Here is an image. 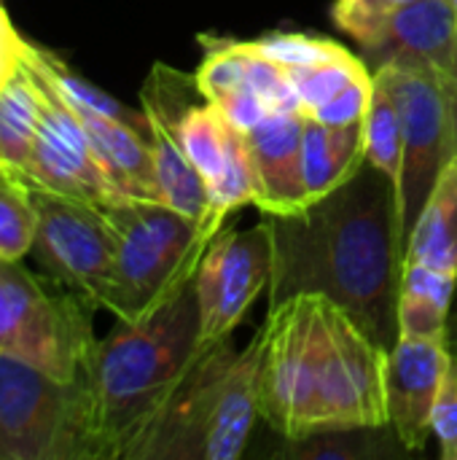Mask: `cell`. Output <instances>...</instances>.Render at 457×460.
<instances>
[{"label":"cell","instance_id":"d6986e66","mask_svg":"<svg viewBox=\"0 0 457 460\" xmlns=\"http://www.w3.org/2000/svg\"><path fill=\"white\" fill-rule=\"evenodd\" d=\"M404 261L457 278V154L442 167L415 221Z\"/></svg>","mask_w":457,"mask_h":460},{"label":"cell","instance_id":"7c38bea8","mask_svg":"<svg viewBox=\"0 0 457 460\" xmlns=\"http://www.w3.org/2000/svg\"><path fill=\"white\" fill-rule=\"evenodd\" d=\"M356 46L372 73L404 67L431 75L450 100L457 132V16L450 0H412Z\"/></svg>","mask_w":457,"mask_h":460},{"label":"cell","instance_id":"1f68e13d","mask_svg":"<svg viewBox=\"0 0 457 460\" xmlns=\"http://www.w3.org/2000/svg\"><path fill=\"white\" fill-rule=\"evenodd\" d=\"M450 5L455 8V16H457V0H450Z\"/></svg>","mask_w":457,"mask_h":460},{"label":"cell","instance_id":"277c9868","mask_svg":"<svg viewBox=\"0 0 457 460\" xmlns=\"http://www.w3.org/2000/svg\"><path fill=\"white\" fill-rule=\"evenodd\" d=\"M261 332L237 350L207 345L127 460H237L259 420Z\"/></svg>","mask_w":457,"mask_h":460},{"label":"cell","instance_id":"2e32d148","mask_svg":"<svg viewBox=\"0 0 457 460\" xmlns=\"http://www.w3.org/2000/svg\"><path fill=\"white\" fill-rule=\"evenodd\" d=\"M286 73L304 116L323 124L364 121L374 89V73L353 51L342 49L329 59Z\"/></svg>","mask_w":457,"mask_h":460},{"label":"cell","instance_id":"8fae6325","mask_svg":"<svg viewBox=\"0 0 457 460\" xmlns=\"http://www.w3.org/2000/svg\"><path fill=\"white\" fill-rule=\"evenodd\" d=\"M391 73L401 108V178L399 194V232L407 251L415 221L442 172V167L457 154L455 119L444 89L420 70L382 67Z\"/></svg>","mask_w":457,"mask_h":460},{"label":"cell","instance_id":"603a6c76","mask_svg":"<svg viewBox=\"0 0 457 460\" xmlns=\"http://www.w3.org/2000/svg\"><path fill=\"white\" fill-rule=\"evenodd\" d=\"M38 119L40 89L27 62H22V67L0 86V159L5 170L24 175Z\"/></svg>","mask_w":457,"mask_h":460},{"label":"cell","instance_id":"ffe728a7","mask_svg":"<svg viewBox=\"0 0 457 460\" xmlns=\"http://www.w3.org/2000/svg\"><path fill=\"white\" fill-rule=\"evenodd\" d=\"M457 278L404 261L399 283V337L447 340Z\"/></svg>","mask_w":457,"mask_h":460},{"label":"cell","instance_id":"9a60e30c","mask_svg":"<svg viewBox=\"0 0 457 460\" xmlns=\"http://www.w3.org/2000/svg\"><path fill=\"white\" fill-rule=\"evenodd\" d=\"M302 111L267 113L256 127L242 132L256 178V208L261 213H296L307 205L302 178Z\"/></svg>","mask_w":457,"mask_h":460},{"label":"cell","instance_id":"83f0119b","mask_svg":"<svg viewBox=\"0 0 457 460\" xmlns=\"http://www.w3.org/2000/svg\"><path fill=\"white\" fill-rule=\"evenodd\" d=\"M431 431L439 439V450L444 460H457V353H447L442 388L431 415Z\"/></svg>","mask_w":457,"mask_h":460},{"label":"cell","instance_id":"44dd1931","mask_svg":"<svg viewBox=\"0 0 457 460\" xmlns=\"http://www.w3.org/2000/svg\"><path fill=\"white\" fill-rule=\"evenodd\" d=\"M412 456L393 426H356L318 431L302 439H280L272 458L280 460H391Z\"/></svg>","mask_w":457,"mask_h":460},{"label":"cell","instance_id":"8992f818","mask_svg":"<svg viewBox=\"0 0 457 460\" xmlns=\"http://www.w3.org/2000/svg\"><path fill=\"white\" fill-rule=\"evenodd\" d=\"M97 305L0 259V356L22 358L59 380H78L94 350Z\"/></svg>","mask_w":457,"mask_h":460},{"label":"cell","instance_id":"ba28073f","mask_svg":"<svg viewBox=\"0 0 457 460\" xmlns=\"http://www.w3.org/2000/svg\"><path fill=\"white\" fill-rule=\"evenodd\" d=\"M27 183L38 216L30 253H35L43 278L102 307L116 253V232L105 208Z\"/></svg>","mask_w":457,"mask_h":460},{"label":"cell","instance_id":"4dcf8cb0","mask_svg":"<svg viewBox=\"0 0 457 460\" xmlns=\"http://www.w3.org/2000/svg\"><path fill=\"white\" fill-rule=\"evenodd\" d=\"M447 348L457 353V313L455 318H450V326H447Z\"/></svg>","mask_w":457,"mask_h":460},{"label":"cell","instance_id":"9c48e42d","mask_svg":"<svg viewBox=\"0 0 457 460\" xmlns=\"http://www.w3.org/2000/svg\"><path fill=\"white\" fill-rule=\"evenodd\" d=\"M272 267L275 243L267 213L250 229L224 226L210 240L197 267L202 345H215L232 337L261 291L269 288Z\"/></svg>","mask_w":457,"mask_h":460},{"label":"cell","instance_id":"4fadbf2b","mask_svg":"<svg viewBox=\"0 0 457 460\" xmlns=\"http://www.w3.org/2000/svg\"><path fill=\"white\" fill-rule=\"evenodd\" d=\"M202 92L194 75L180 73L164 62H156L140 89L143 113L148 119V143L154 156V175L159 186V202L199 221L207 229L210 191L205 178L189 162L178 143V116L186 105L199 100ZM210 232V229H207ZM213 234V232H210Z\"/></svg>","mask_w":457,"mask_h":460},{"label":"cell","instance_id":"cb8c5ba5","mask_svg":"<svg viewBox=\"0 0 457 460\" xmlns=\"http://www.w3.org/2000/svg\"><path fill=\"white\" fill-rule=\"evenodd\" d=\"M401 143H404V127H401L396 86L388 70H377L372 100L364 116V148H366V162H372L391 181H396V186L401 178Z\"/></svg>","mask_w":457,"mask_h":460},{"label":"cell","instance_id":"52a82bcc","mask_svg":"<svg viewBox=\"0 0 457 460\" xmlns=\"http://www.w3.org/2000/svg\"><path fill=\"white\" fill-rule=\"evenodd\" d=\"M0 460H94L86 380L0 356Z\"/></svg>","mask_w":457,"mask_h":460},{"label":"cell","instance_id":"f1b7e54d","mask_svg":"<svg viewBox=\"0 0 457 460\" xmlns=\"http://www.w3.org/2000/svg\"><path fill=\"white\" fill-rule=\"evenodd\" d=\"M412 0H334L331 19L356 43Z\"/></svg>","mask_w":457,"mask_h":460},{"label":"cell","instance_id":"e0dca14e","mask_svg":"<svg viewBox=\"0 0 457 460\" xmlns=\"http://www.w3.org/2000/svg\"><path fill=\"white\" fill-rule=\"evenodd\" d=\"M65 97V94H62ZM81 127L86 129V137L97 154V162L102 164L105 175L113 181V186L129 197V199H156L159 202V186L154 175V156L151 143L143 132L135 127L108 119L102 113H94L89 108L73 105Z\"/></svg>","mask_w":457,"mask_h":460},{"label":"cell","instance_id":"d6a6232c","mask_svg":"<svg viewBox=\"0 0 457 460\" xmlns=\"http://www.w3.org/2000/svg\"><path fill=\"white\" fill-rule=\"evenodd\" d=\"M0 170H5V167H3V159H0Z\"/></svg>","mask_w":457,"mask_h":460},{"label":"cell","instance_id":"6da1fadb","mask_svg":"<svg viewBox=\"0 0 457 460\" xmlns=\"http://www.w3.org/2000/svg\"><path fill=\"white\" fill-rule=\"evenodd\" d=\"M267 216L275 243L267 307L296 294H323L391 350L399 342L404 267L396 181L364 162L331 194L296 213Z\"/></svg>","mask_w":457,"mask_h":460},{"label":"cell","instance_id":"ac0fdd59","mask_svg":"<svg viewBox=\"0 0 457 460\" xmlns=\"http://www.w3.org/2000/svg\"><path fill=\"white\" fill-rule=\"evenodd\" d=\"M366 162L364 121L323 124L304 116L302 132V178L307 205L339 189Z\"/></svg>","mask_w":457,"mask_h":460},{"label":"cell","instance_id":"30bf717a","mask_svg":"<svg viewBox=\"0 0 457 460\" xmlns=\"http://www.w3.org/2000/svg\"><path fill=\"white\" fill-rule=\"evenodd\" d=\"M24 62L32 70L40 89V119L32 140V154L22 178L59 194L97 202L102 208L129 199L113 186V181L105 175L102 164L97 162L86 129L81 127L75 111L62 97L57 84L51 81L40 59L38 43L27 46Z\"/></svg>","mask_w":457,"mask_h":460},{"label":"cell","instance_id":"f546056e","mask_svg":"<svg viewBox=\"0 0 457 460\" xmlns=\"http://www.w3.org/2000/svg\"><path fill=\"white\" fill-rule=\"evenodd\" d=\"M27 46L30 40H24L16 27L11 24L3 3H0V86L22 67L24 57H27Z\"/></svg>","mask_w":457,"mask_h":460},{"label":"cell","instance_id":"5bb4252c","mask_svg":"<svg viewBox=\"0 0 457 460\" xmlns=\"http://www.w3.org/2000/svg\"><path fill=\"white\" fill-rule=\"evenodd\" d=\"M447 340L399 337L385 358L388 423L409 453H420L431 439V415L447 364Z\"/></svg>","mask_w":457,"mask_h":460},{"label":"cell","instance_id":"7402d4cb","mask_svg":"<svg viewBox=\"0 0 457 460\" xmlns=\"http://www.w3.org/2000/svg\"><path fill=\"white\" fill-rule=\"evenodd\" d=\"M175 132H178V143L183 154L205 178L207 191L215 189L229 167L232 151L240 140V129H234L218 113V108H213L205 97H199L183 108V113L178 116Z\"/></svg>","mask_w":457,"mask_h":460},{"label":"cell","instance_id":"3957f363","mask_svg":"<svg viewBox=\"0 0 457 460\" xmlns=\"http://www.w3.org/2000/svg\"><path fill=\"white\" fill-rule=\"evenodd\" d=\"M202 345L197 275L137 321H116L94 342L83 380L92 396L94 460H127Z\"/></svg>","mask_w":457,"mask_h":460},{"label":"cell","instance_id":"4316f807","mask_svg":"<svg viewBox=\"0 0 457 460\" xmlns=\"http://www.w3.org/2000/svg\"><path fill=\"white\" fill-rule=\"evenodd\" d=\"M256 46L272 62H277L283 70H296V67L329 59V57H334L337 51L345 49V46H339L331 38L307 35V32H272V35L259 38Z\"/></svg>","mask_w":457,"mask_h":460},{"label":"cell","instance_id":"484cf974","mask_svg":"<svg viewBox=\"0 0 457 460\" xmlns=\"http://www.w3.org/2000/svg\"><path fill=\"white\" fill-rule=\"evenodd\" d=\"M38 51H40V59H43V65H46L51 81H54L57 89L65 94L67 102L81 105V108H89V111L102 113V116H108V119L124 121V124L135 127L137 132H143V135L148 137V119H145V113H143V108H140V111H132L129 105H124V102H119L116 97H110L108 92L97 89L94 84H89L86 78H81L73 67H67V62L59 59L54 51H48V49H43V46H38Z\"/></svg>","mask_w":457,"mask_h":460},{"label":"cell","instance_id":"5b68a950","mask_svg":"<svg viewBox=\"0 0 457 460\" xmlns=\"http://www.w3.org/2000/svg\"><path fill=\"white\" fill-rule=\"evenodd\" d=\"M116 253L102 310L137 321L197 275L210 234L199 221L156 199H124L105 208Z\"/></svg>","mask_w":457,"mask_h":460},{"label":"cell","instance_id":"7a4b0ae2","mask_svg":"<svg viewBox=\"0 0 457 460\" xmlns=\"http://www.w3.org/2000/svg\"><path fill=\"white\" fill-rule=\"evenodd\" d=\"M259 332V420L280 439L388 423V350L337 302L296 294L269 307Z\"/></svg>","mask_w":457,"mask_h":460},{"label":"cell","instance_id":"836d02e7","mask_svg":"<svg viewBox=\"0 0 457 460\" xmlns=\"http://www.w3.org/2000/svg\"><path fill=\"white\" fill-rule=\"evenodd\" d=\"M455 137H457V132H455Z\"/></svg>","mask_w":457,"mask_h":460},{"label":"cell","instance_id":"d4e9b609","mask_svg":"<svg viewBox=\"0 0 457 460\" xmlns=\"http://www.w3.org/2000/svg\"><path fill=\"white\" fill-rule=\"evenodd\" d=\"M35 205L27 178L0 170V259L22 261L35 243Z\"/></svg>","mask_w":457,"mask_h":460}]
</instances>
